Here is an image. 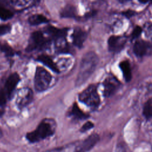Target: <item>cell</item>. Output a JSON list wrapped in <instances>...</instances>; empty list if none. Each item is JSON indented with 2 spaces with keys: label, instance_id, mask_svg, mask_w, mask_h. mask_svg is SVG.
<instances>
[{
  "label": "cell",
  "instance_id": "cell-20",
  "mask_svg": "<svg viewBox=\"0 0 152 152\" xmlns=\"http://www.w3.org/2000/svg\"><path fill=\"white\" fill-rule=\"evenodd\" d=\"M0 50L8 56H12L15 53L13 49L4 42H0Z\"/></svg>",
  "mask_w": 152,
  "mask_h": 152
},
{
  "label": "cell",
  "instance_id": "cell-6",
  "mask_svg": "<svg viewBox=\"0 0 152 152\" xmlns=\"http://www.w3.org/2000/svg\"><path fill=\"white\" fill-rule=\"evenodd\" d=\"M100 137L97 134H93L82 142H78L75 152H88L99 142Z\"/></svg>",
  "mask_w": 152,
  "mask_h": 152
},
{
  "label": "cell",
  "instance_id": "cell-5",
  "mask_svg": "<svg viewBox=\"0 0 152 152\" xmlns=\"http://www.w3.org/2000/svg\"><path fill=\"white\" fill-rule=\"evenodd\" d=\"M30 38V42L27 48V50L28 51L45 48L48 43V40H47L43 33L39 31L33 32L31 34Z\"/></svg>",
  "mask_w": 152,
  "mask_h": 152
},
{
  "label": "cell",
  "instance_id": "cell-11",
  "mask_svg": "<svg viewBox=\"0 0 152 152\" xmlns=\"http://www.w3.org/2000/svg\"><path fill=\"white\" fill-rule=\"evenodd\" d=\"M20 81V76L16 72L11 74L7 78L5 84V94L8 98L11 97L12 93L14 92L17 85Z\"/></svg>",
  "mask_w": 152,
  "mask_h": 152
},
{
  "label": "cell",
  "instance_id": "cell-10",
  "mask_svg": "<svg viewBox=\"0 0 152 152\" xmlns=\"http://www.w3.org/2000/svg\"><path fill=\"white\" fill-rule=\"evenodd\" d=\"M108 47L110 51L118 52L124 47L126 38L121 36H112L108 39Z\"/></svg>",
  "mask_w": 152,
  "mask_h": 152
},
{
  "label": "cell",
  "instance_id": "cell-28",
  "mask_svg": "<svg viewBox=\"0 0 152 152\" xmlns=\"http://www.w3.org/2000/svg\"><path fill=\"white\" fill-rule=\"evenodd\" d=\"M148 1H149V0H139V1H140V2H142V3H146V2H147Z\"/></svg>",
  "mask_w": 152,
  "mask_h": 152
},
{
  "label": "cell",
  "instance_id": "cell-13",
  "mask_svg": "<svg viewBox=\"0 0 152 152\" xmlns=\"http://www.w3.org/2000/svg\"><path fill=\"white\" fill-rule=\"evenodd\" d=\"M67 28H59L52 26L46 28V32L53 39H61L65 37L67 33Z\"/></svg>",
  "mask_w": 152,
  "mask_h": 152
},
{
  "label": "cell",
  "instance_id": "cell-3",
  "mask_svg": "<svg viewBox=\"0 0 152 152\" xmlns=\"http://www.w3.org/2000/svg\"><path fill=\"white\" fill-rule=\"evenodd\" d=\"M79 100L88 107L96 109L100 103V96L94 85H90L79 94Z\"/></svg>",
  "mask_w": 152,
  "mask_h": 152
},
{
  "label": "cell",
  "instance_id": "cell-17",
  "mask_svg": "<svg viewBox=\"0 0 152 152\" xmlns=\"http://www.w3.org/2000/svg\"><path fill=\"white\" fill-rule=\"evenodd\" d=\"M70 113L75 119H84L88 117V115L83 112L75 103L73 104Z\"/></svg>",
  "mask_w": 152,
  "mask_h": 152
},
{
  "label": "cell",
  "instance_id": "cell-27",
  "mask_svg": "<svg viewBox=\"0 0 152 152\" xmlns=\"http://www.w3.org/2000/svg\"><path fill=\"white\" fill-rule=\"evenodd\" d=\"M116 152H126L125 148L122 144L119 143L117 145L116 148Z\"/></svg>",
  "mask_w": 152,
  "mask_h": 152
},
{
  "label": "cell",
  "instance_id": "cell-18",
  "mask_svg": "<svg viewBox=\"0 0 152 152\" xmlns=\"http://www.w3.org/2000/svg\"><path fill=\"white\" fill-rule=\"evenodd\" d=\"M61 16L64 18H74L76 16V11L74 7L67 5L65 7L61 12Z\"/></svg>",
  "mask_w": 152,
  "mask_h": 152
},
{
  "label": "cell",
  "instance_id": "cell-26",
  "mask_svg": "<svg viewBox=\"0 0 152 152\" xmlns=\"http://www.w3.org/2000/svg\"><path fill=\"white\" fill-rule=\"evenodd\" d=\"M10 30L11 27L10 26L6 24H0V36L10 32Z\"/></svg>",
  "mask_w": 152,
  "mask_h": 152
},
{
  "label": "cell",
  "instance_id": "cell-14",
  "mask_svg": "<svg viewBox=\"0 0 152 152\" xmlns=\"http://www.w3.org/2000/svg\"><path fill=\"white\" fill-rule=\"evenodd\" d=\"M37 61H40V62L43 63L46 66L49 68L53 71L59 73L60 72L59 69L58 68L57 65L53 61V60L48 55H41L37 58Z\"/></svg>",
  "mask_w": 152,
  "mask_h": 152
},
{
  "label": "cell",
  "instance_id": "cell-16",
  "mask_svg": "<svg viewBox=\"0 0 152 152\" xmlns=\"http://www.w3.org/2000/svg\"><path fill=\"white\" fill-rule=\"evenodd\" d=\"M28 23L30 24L32 26H35V25H39L40 24L48 23L49 21V20L43 15L42 14H34L31 16H30L28 18Z\"/></svg>",
  "mask_w": 152,
  "mask_h": 152
},
{
  "label": "cell",
  "instance_id": "cell-9",
  "mask_svg": "<svg viewBox=\"0 0 152 152\" xmlns=\"http://www.w3.org/2000/svg\"><path fill=\"white\" fill-rule=\"evenodd\" d=\"M33 93L29 88H23L20 90L16 97V104L20 108H23L28 105L32 100Z\"/></svg>",
  "mask_w": 152,
  "mask_h": 152
},
{
  "label": "cell",
  "instance_id": "cell-24",
  "mask_svg": "<svg viewBox=\"0 0 152 152\" xmlns=\"http://www.w3.org/2000/svg\"><path fill=\"white\" fill-rule=\"evenodd\" d=\"M93 127H94V124L91 121H87L81 126L80 129V131L82 132H84L91 129Z\"/></svg>",
  "mask_w": 152,
  "mask_h": 152
},
{
  "label": "cell",
  "instance_id": "cell-21",
  "mask_svg": "<svg viewBox=\"0 0 152 152\" xmlns=\"http://www.w3.org/2000/svg\"><path fill=\"white\" fill-rule=\"evenodd\" d=\"M13 16V13L9 10L0 7V18L2 20H7Z\"/></svg>",
  "mask_w": 152,
  "mask_h": 152
},
{
  "label": "cell",
  "instance_id": "cell-2",
  "mask_svg": "<svg viewBox=\"0 0 152 152\" xmlns=\"http://www.w3.org/2000/svg\"><path fill=\"white\" fill-rule=\"evenodd\" d=\"M55 126L53 121L44 119L38 125L37 128L26 135L27 140L30 142H37L53 134Z\"/></svg>",
  "mask_w": 152,
  "mask_h": 152
},
{
  "label": "cell",
  "instance_id": "cell-29",
  "mask_svg": "<svg viewBox=\"0 0 152 152\" xmlns=\"http://www.w3.org/2000/svg\"><path fill=\"white\" fill-rule=\"evenodd\" d=\"M119 2H126V1H129V0H118Z\"/></svg>",
  "mask_w": 152,
  "mask_h": 152
},
{
  "label": "cell",
  "instance_id": "cell-4",
  "mask_svg": "<svg viewBox=\"0 0 152 152\" xmlns=\"http://www.w3.org/2000/svg\"><path fill=\"white\" fill-rule=\"evenodd\" d=\"M52 76L49 72L42 67L38 66L34 77V87L38 91L46 90L51 82Z\"/></svg>",
  "mask_w": 152,
  "mask_h": 152
},
{
  "label": "cell",
  "instance_id": "cell-25",
  "mask_svg": "<svg viewBox=\"0 0 152 152\" xmlns=\"http://www.w3.org/2000/svg\"><path fill=\"white\" fill-rule=\"evenodd\" d=\"M142 31V28L141 27H140V26L135 27L134 28V30H133V31L132 32V34H131L132 38L133 39L137 38L141 34Z\"/></svg>",
  "mask_w": 152,
  "mask_h": 152
},
{
  "label": "cell",
  "instance_id": "cell-12",
  "mask_svg": "<svg viewBox=\"0 0 152 152\" xmlns=\"http://www.w3.org/2000/svg\"><path fill=\"white\" fill-rule=\"evenodd\" d=\"M72 37L73 44L75 46L81 48L86 40L87 33L80 27H75L74 30Z\"/></svg>",
  "mask_w": 152,
  "mask_h": 152
},
{
  "label": "cell",
  "instance_id": "cell-15",
  "mask_svg": "<svg viewBox=\"0 0 152 152\" xmlns=\"http://www.w3.org/2000/svg\"><path fill=\"white\" fill-rule=\"evenodd\" d=\"M119 67L123 73L124 77L126 82H129L132 78L131 66L128 61H123L119 63Z\"/></svg>",
  "mask_w": 152,
  "mask_h": 152
},
{
  "label": "cell",
  "instance_id": "cell-22",
  "mask_svg": "<svg viewBox=\"0 0 152 152\" xmlns=\"http://www.w3.org/2000/svg\"><path fill=\"white\" fill-rule=\"evenodd\" d=\"M7 95L4 91L0 89V116L4 113V106L6 103Z\"/></svg>",
  "mask_w": 152,
  "mask_h": 152
},
{
  "label": "cell",
  "instance_id": "cell-23",
  "mask_svg": "<svg viewBox=\"0 0 152 152\" xmlns=\"http://www.w3.org/2000/svg\"><path fill=\"white\" fill-rule=\"evenodd\" d=\"M144 31L145 36L152 40V23H147L144 26Z\"/></svg>",
  "mask_w": 152,
  "mask_h": 152
},
{
  "label": "cell",
  "instance_id": "cell-1",
  "mask_svg": "<svg viewBox=\"0 0 152 152\" xmlns=\"http://www.w3.org/2000/svg\"><path fill=\"white\" fill-rule=\"evenodd\" d=\"M98 62L99 59L97 55L93 52H89L84 55L78 73L77 84H82L89 78L94 71Z\"/></svg>",
  "mask_w": 152,
  "mask_h": 152
},
{
  "label": "cell",
  "instance_id": "cell-8",
  "mask_svg": "<svg viewBox=\"0 0 152 152\" xmlns=\"http://www.w3.org/2000/svg\"><path fill=\"white\" fill-rule=\"evenodd\" d=\"M133 51L134 54L138 57H142L150 55L152 52V44L142 40H137L134 43Z\"/></svg>",
  "mask_w": 152,
  "mask_h": 152
},
{
  "label": "cell",
  "instance_id": "cell-19",
  "mask_svg": "<svg viewBox=\"0 0 152 152\" xmlns=\"http://www.w3.org/2000/svg\"><path fill=\"white\" fill-rule=\"evenodd\" d=\"M142 115L147 120L150 119L152 117V102L151 100L147 101L144 104Z\"/></svg>",
  "mask_w": 152,
  "mask_h": 152
},
{
  "label": "cell",
  "instance_id": "cell-30",
  "mask_svg": "<svg viewBox=\"0 0 152 152\" xmlns=\"http://www.w3.org/2000/svg\"><path fill=\"white\" fill-rule=\"evenodd\" d=\"M151 150H152V148H151Z\"/></svg>",
  "mask_w": 152,
  "mask_h": 152
},
{
  "label": "cell",
  "instance_id": "cell-7",
  "mask_svg": "<svg viewBox=\"0 0 152 152\" xmlns=\"http://www.w3.org/2000/svg\"><path fill=\"white\" fill-rule=\"evenodd\" d=\"M119 86V81L115 77L109 75L103 82L104 96L106 97H110L118 90Z\"/></svg>",
  "mask_w": 152,
  "mask_h": 152
}]
</instances>
